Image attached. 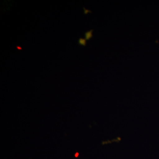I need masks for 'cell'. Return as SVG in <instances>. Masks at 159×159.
Masks as SVG:
<instances>
[{
	"mask_svg": "<svg viewBox=\"0 0 159 159\" xmlns=\"http://www.w3.org/2000/svg\"><path fill=\"white\" fill-rule=\"evenodd\" d=\"M80 44H83V46H84L85 44V41L84 40H82V39H80Z\"/></svg>",
	"mask_w": 159,
	"mask_h": 159,
	"instance_id": "cell-2",
	"label": "cell"
},
{
	"mask_svg": "<svg viewBox=\"0 0 159 159\" xmlns=\"http://www.w3.org/2000/svg\"><path fill=\"white\" fill-rule=\"evenodd\" d=\"M91 32H92V30H91L90 31H89V32H87L86 33H85V36H86V39H89L90 38H91Z\"/></svg>",
	"mask_w": 159,
	"mask_h": 159,
	"instance_id": "cell-1",
	"label": "cell"
}]
</instances>
